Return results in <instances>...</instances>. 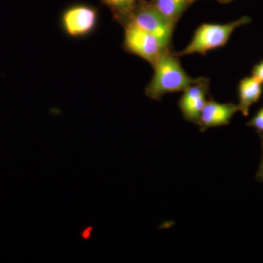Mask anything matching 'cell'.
I'll list each match as a JSON object with an SVG mask.
<instances>
[{
	"instance_id": "obj_10",
	"label": "cell",
	"mask_w": 263,
	"mask_h": 263,
	"mask_svg": "<svg viewBox=\"0 0 263 263\" xmlns=\"http://www.w3.org/2000/svg\"><path fill=\"white\" fill-rule=\"evenodd\" d=\"M112 12L114 17L123 25L133 13L140 0H102Z\"/></svg>"
},
{
	"instance_id": "obj_2",
	"label": "cell",
	"mask_w": 263,
	"mask_h": 263,
	"mask_svg": "<svg viewBox=\"0 0 263 263\" xmlns=\"http://www.w3.org/2000/svg\"><path fill=\"white\" fill-rule=\"evenodd\" d=\"M249 16H243L228 24H203L195 31L193 39L178 56L205 55L208 52L226 46L233 32L240 27L250 23Z\"/></svg>"
},
{
	"instance_id": "obj_4",
	"label": "cell",
	"mask_w": 263,
	"mask_h": 263,
	"mask_svg": "<svg viewBox=\"0 0 263 263\" xmlns=\"http://www.w3.org/2000/svg\"><path fill=\"white\" fill-rule=\"evenodd\" d=\"M123 46L128 53L141 57L153 65L169 48H164L155 36L132 23L124 24Z\"/></svg>"
},
{
	"instance_id": "obj_7",
	"label": "cell",
	"mask_w": 263,
	"mask_h": 263,
	"mask_svg": "<svg viewBox=\"0 0 263 263\" xmlns=\"http://www.w3.org/2000/svg\"><path fill=\"white\" fill-rule=\"evenodd\" d=\"M238 111H239V108L236 104L220 103L214 100H207L197 124L201 132H205L209 128L228 125L232 118Z\"/></svg>"
},
{
	"instance_id": "obj_9",
	"label": "cell",
	"mask_w": 263,
	"mask_h": 263,
	"mask_svg": "<svg viewBox=\"0 0 263 263\" xmlns=\"http://www.w3.org/2000/svg\"><path fill=\"white\" fill-rule=\"evenodd\" d=\"M196 0H151L150 4L176 26L183 13Z\"/></svg>"
},
{
	"instance_id": "obj_3",
	"label": "cell",
	"mask_w": 263,
	"mask_h": 263,
	"mask_svg": "<svg viewBox=\"0 0 263 263\" xmlns=\"http://www.w3.org/2000/svg\"><path fill=\"white\" fill-rule=\"evenodd\" d=\"M129 22L155 36L164 48H171L175 25L162 16L149 2L140 0L125 24Z\"/></svg>"
},
{
	"instance_id": "obj_5",
	"label": "cell",
	"mask_w": 263,
	"mask_h": 263,
	"mask_svg": "<svg viewBox=\"0 0 263 263\" xmlns=\"http://www.w3.org/2000/svg\"><path fill=\"white\" fill-rule=\"evenodd\" d=\"M98 11L89 5L76 4L66 8L61 15L62 30L69 37L82 38L94 32L98 24Z\"/></svg>"
},
{
	"instance_id": "obj_1",
	"label": "cell",
	"mask_w": 263,
	"mask_h": 263,
	"mask_svg": "<svg viewBox=\"0 0 263 263\" xmlns=\"http://www.w3.org/2000/svg\"><path fill=\"white\" fill-rule=\"evenodd\" d=\"M154 74L146 87V95L160 101L164 95L180 92L198 82L202 78H192L183 70L178 55L166 50L154 64Z\"/></svg>"
},
{
	"instance_id": "obj_6",
	"label": "cell",
	"mask_w": 263,
	"mask_h": 263,
	"mask_svg": "<svg viewBox=\"0 0 263 263\" xmlns=\"http://www.w3.org/2000/svg\"><path fill=\"white\" fill-rule=\"evenodd\" d=\"M209 85V79L202 77L201 80L192 84L183 91L179 107L185 120L197 124L202 108L207 102Z\"/></svg>"
},
{
	"instance_id": "obj_11",
	"label": "cell",
	"mask_w": 263,
	"mask_h": 263,
	"mask_svg": "<svg viewBox=\"0 0 263 263\" xmlns=\"http://www.w3.org/2000/svg\"><path fill=\"white\" fill-rule=\"evenodd\" d=\"M249 127L256 128L257 130L263 133V107L247 124Z\"/></svg>"
},
{
	"instance_id": "obj_12",
	"label": "cell",
	"mask_w": 263,
	"mask_h": 263,
	"mask_svg": "<svg viewBox=\"0 0 263 263\" xmlns=\"http://www.w3.org/2000/svg\"><path fill=\"white\" fill-rule=\"evenodd\" d=\"M252 77L254 78L260 84H263V60L254 65L252 71Z\"/></svg>"
},
{
	"instance_id": "obj_8",
	"label": "cell",
	"mask_w": 263,
	"mask_h": 263,
	"mask_svg": "<svg viewBox=\"0 0 263 263\" xmlns=\"http://www.w3.org/2000/svg\"><path fill=\"white\" fill-rule=\"evenodd\" d=\"M262 93V84L254 78L246 77L238 85V108L245 117L249 115V109L257 103Z\"/></svg>"
},
{
	"instance_id": "obj_13",
	"label": "cell",
	"mask_w": 263,
	"mask_h": 263,
	"mask_svg": "<svg viewBox=\"0 0 263 263\" xmlns=\"http://www.w3.org/2000/svg\"><path fill=\"white\" fill-rule=\"evenodd\" d=\"M262 160H261L260 164H259L258 171H257V179L259 181H262L263 182V135L262 136Z\"/></svg>"
},
{
	"instance_id": "obj_14",
	"label": "cell",
	"mask_w": 263,
	"mask_h": 263,
	"mask_svg": "<svg viewBox=\"0 0 263 263\" xmlns=\"http://www.w3.org/2000/svg\"><path fill=\"white\" fill-rule=\"evenodd\" d=\"M216 1L219 2L221 3H228L233 1V0H216Z\"/></svg>"
}]
</instances>
